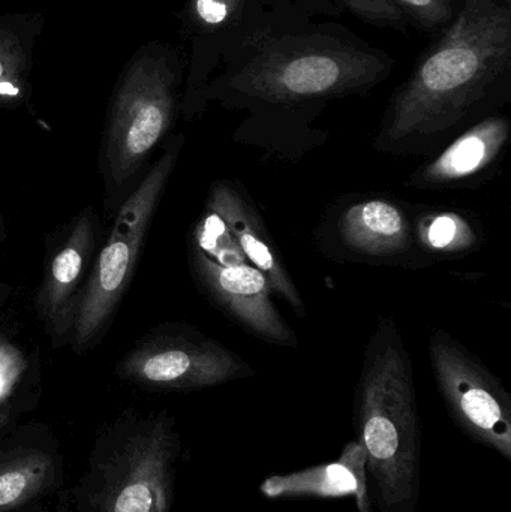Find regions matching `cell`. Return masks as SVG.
Segmentation results:
<instances>
[{
  "mask_svg": "<svg viewBox=\"0 0 511 512\" xmlns=\"http://www.w3.org/2000/svg\"><path fill=\"white\" fill-rule=\"evenodd\" d=\"M511 11L498 0H468L444 38L390 101L375 150L434 156L476 125L509 68Z\"/></svg>",
  "mask_w": 511,
  "mask_h": 512,
  "instance_id": "obj_1",
  "label": "cell"
},
{
  "mask_svg": "<svg viewBox=\"0 0 511 512\" xmlns=\"http://www.w3.org/2000/svg\"><path fill=\"white\" fill-rule=\"evenodd\" d=\"M354 430L368 463L378 512H417L422 493V423L407 343L381 316L366 346L354 393Z\"/></svg>",
  "mask_w": 511,
  "mask_h": 512,
  "instance_id": "obj_2",
  "label": "cell"
},
{
  "mask_svg": "<svg viewBox=\"0 0 511 512\" xmlns=\"http://www.w3.org/2000/svg\"><path fill=\"white\" fill-rule=\"evenodd\" d=\"M182 450L170 415L123 420L96 439L56 512H171Z\"/></svg>",
  "mask_w": 511,
  "mask_h": 512,
  "instance_id": "obj_3",
  "label": "cell"
},
{
  "mask_svg": "<svg viewBox=\"0 0 511 512\" xmlns=\"http://www.w3.org/2000/svg\"><path fill=\"white\" fill-rule=\"evenodd\" d=\"M378 57L327 42L291 39L270 44L230 80L243 101L291 105L368 89L384 74Z\"/></svg>",
  "mask_w": 511,
  "mask_h": 512,
  "instance_id": "obj_4",
  "label": "cell"
},
{
  "mask_svg": "<svg viewBox=\"0 0 511 512\" xmlns=\"http://www.w3.org/2000/svg\"><path fill=\"white\" fill-rule=\"evenodd\" d=\"M179 149L176 144L161 156L120 209L107 245L99 254L95 271L78 303L74 321V340L78 348H86L101 333L131 282L153 213L179 158Z\"/></svg>",
  "mask_w": 511,
  "mask_h": 512,
  "instance_id": "obj_5",
  "label": "cell"
},
{
  "mask_svg": "<svg viewBox=\"0 0 511 512\" xmlns=\"http://www.w3.org/2000/svg\"><path fill=\"white\" fill-rule=\"evenodd\" d=\"M428 354L453 423L474 444L511 462V397L500 379L444 328L429 337Z\"/></svg>",
  "mask_w": 511,
  "mask_h": 512,
  "instance_id": "obj_6",
  "label": "cell"
},
{
  "mask_svg": "<svg viewBox=\"0 0 511 512\" xmlns=\"http://www.w3.org/2000/svg\"><path fill=\"white\" fill-rule=\"evenodd\" d=\"M318 249L338 261L387 267L434 264L417 245L414 216L384 195H357L336 203L321 222Z\"/></svg>",
  "mask_w": 511,
  "mask_h": 512,
  "instance_id": "obj_7",
  "label": "cell"
},
{
  "mask_svg": "<svg viewBox=\"0 0 511 512\" xmlns=\"http://www.w3.org/2000/svg\"><path fill=\"white\" fill-rule=\"evenodd\" d=\"M174 78L164 60L146 56L126 74L111 113L107 159L114 182L137 173L170 128Z\"/></svg>",
  "mask_w": 511,
  "mask_h": 512,
  "instance_id": "obj_8",
  "label": "cell"
},
{
  "mask_svg": "<svg viewBox=\"0 0 511 512\" xmlns=\"http://www.w3.org/2000/svg\"><path fill=\"white\" fill-rule=\"evenodd\" d=\"M125 378L167 391H194L254 378L257 370L210 337H168L132 352L122 364Z\"/></svg>",
  "mask_w": 511,
  "mask_h": 512,
  "instance_id": "obj_9",
  "label": "cell"
},
{
  "mask_svg": "<svg viewBox=\"0 0 511 512\" xmlns=\"http://www.w3.org/2000/svg\"><path fill=\"white\" fill-rule=\"evenodd\" d=\"M192 267L216 306L240 327L270 345L281 348L299 345L296 334L273 303L266 276L254 265L248 261L221 264L195 249Z\"/></svg>",
  "mask_w": 511,
  "mask_h": 512,
  "instance_id": "obj_10",
  "label": "cell"
},
{
  "mask_svg": "<svg viewBox=\"0 0 511 512\" xmlns=\"http://www.w3.org/2000/svg\"><path fill=\"white\" fill-rule=\"evenodd\" d=\"M207 209L227 228L246 261L266 276L273 294L305 318L302 295L246 189L233 180H218L210 188Z\"/></svg>",
  "mask_w": 511,
  "mask_h": 512,
  "instance_id": "obj_11",
  "label": "cell"
},
{
  "mask_svg": "<svg viewBox=\"0 0 511 512\" xmlns=\"http://www.w3.org/2000/svg\"><path fill=\"white\" fill-rule=\"evenodd\" d=\"M510 132L507 117H485L420 165L408 177L407 186L425 191H449L476 185L500 164Z\"/></svg>",
  "mask_w": 511,
  "mask_h": 512,
  "instance_id": "obj_12",
  "label": "cell"
},
{
  "mask_svg": "<svg viewBox=\"0 0 511 512\" xmlns=\"http://www.w3.org/2000/svg\"><path fill=\"white\" fill-rule=\"evenodd\" d=\"M62 469L59 450L48 442H0V512L23 510L50 495Z\"/></svg>",
  "mask_w": 511,
  "mask_h": 512,
  "instance_id": "obj_13",
  "label": "cell"
},
{
  "mask_svg": "<svg viewBox=\"0 0 511 512\" xmlns=\"http://www.w3.org/2000/svg\"><path fill=\"white\" fill-rule=\"evenodd\" d=\"M92 248L93 222L90 213L84 212L51 261L39 292V310L53 333L65 334L74 324L78 309L75 295Z\"/></svg>",
  "mask_w": 511,
  "mask_h": 512,
  "instance_id": "obj_14",
  "label": "cell"
},
{
  "mask_svg": "<svg viewBox=\"0 0 511 512\" xmlns=\"http://www.w3.org/2000/svg\"><path fill=\"white\" fill-rule=\"evenodd\" d=\"M269 499L354 496L359 512H372L371 496L341 459L288 475H270L260 486Z\"/></svg>",
  "mask_w": 511,
  "mask_h": 512,
  "instance_id": "obj_15",
  "label": "cell"
},
{
  "mask_svg": "<svg viewBox=\"0 0 511 512\" xmlns=\"http://www.w3.org/2000/svg\"><path fill=\"white\" fill-rule=\"evenodd\" d=\"M417 245L431 261L473 254L480 246L476 221L455 210H423L414 216Z\"/></svg>",
  "mask_w": 511,
  "mask_h": 512,
  "instance_id": "obj_16",
  "label": "cell"
},
{
  "mask_svg": "<svg viewBox=\"0 0 511 512\" xmlns=\"http://www.w3.org/2000/svg\"><path fill=\"white\" fill-rule=\"evenodd\" d=\"M23 92L21 56L11 39L0 36V102H12Z\"/></svg>",
  "mask_w": 511,
  "mask_h": 512,
  "instance_id": "obj_17",
  "label": "cell"
},
{
  "mask_svg": "<svg viewBox=\"0 0 511 512\" xmlns=\"http://www.w3.org/2000/svg\"><path fill=\"white\" fill-rule=\"evenodd\" d=\"M27 369V360L23 352L0 336V405L14 393L18 381Z\"/></svg>",
  "mask_w": 511,
  "mask_h": 512,
  "instance_id": "obj_18",
  "label": "cell"
},
{
  "mask_svg": "<svg viewBox=\"0 0 511 512\" xmlns=\"http://www.w3.org/2000/svg\"><path fill=\"white\" fill-rule=\"evenodd\" d=\"M351 11L375 24L401 23V9L393 0H342Z\"/></svg>",
  "mask_w": 511,
  "mask_h": 512,
  "instance_id": "obj_19",
  "label": "cell"
},
{
  "mask_svg": "<svg viewBox=\"0 0 511 512\" xmlns=\"http://www.w3.org/2000/svg\"><path fill=\"white\" fill-rule=\"evenodd\" d=\"M411 17L429 29L446 23L450 17L449 0H398Z\"/></svg>",
  "mask_w": 511,
  "mask_h": 512,
  "instance_id": "obj_20",
  "label": "cell"
},
{
  "mask_svg": "<svg viewBox=\"0 0 511 512\" xmlns=\"http://www.w3.org/2000/svg\"><path fill=\"white\" fill-rule=\"evenodd\" d=\"M239 3L240 0H194L195 17L204 26H222L236 14Z\"/></svg>",
  "mask_w": 511,
  "mask_h": 512,
  "instance_id": "obj_21",
  "label": "cell"
},
{
  "mask_svg": "<svg viewBox=\"0 0 511 512\" xmlns=\"http://www.w3.org/2000/svg\"><path fill=\"white\" fill-rule=\"evenodd\" d=\"M9 420H11V414L6 409H0V430L5 429L8 426Z\"/></svg>",
  "mask_w": 511,
  "mask_h": 512,
  "instance_id": "obj_22",
  "label": "cell"
},
{
  "mask_svg": "<svg viewBox=\"0 0 511 512\" xmlns=\"http://www.w3.org/2000/svg\"><path fill=\"white\" fill-rule=\"evenodd\" d=\"M263 512H276V511H263Z\"/></svg>",
  "mask_w": 511,
  "mask_h": 512,
  "instance_id": "obj_23",
  "label": "cell"
}]
</instances>
